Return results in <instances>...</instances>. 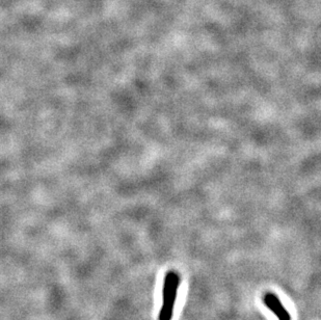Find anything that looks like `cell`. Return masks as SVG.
<instances>
[{
    "label": "cell",
    "instance_id": "cell-2",
    "mask_svg": "<svg viewBox=\"0 0 321 320\" xmlns=\"http://www.w3.org/2000/svg\"><path fill=\"white\" fill-rule=\"evenodd\" d=\"M263 301L267 308L274 313L279 320H291L290 313L285 309L281 301L274 294L266 293Z\"/></svg>",
    "mask_w": 321,
    "mask_h": 320
},
{
    "label": "cell",
    "instance_id": "cell-1",
    "mask_svg": "<svg viewBox=\"0 0 321 320\" xmlns=\"http://www.w3.org/2000/svg\"><path fill=\"white\" fill-rule=\"evenodd\" d=\"M179 283L180 279L176 272H170L166 273L162 289L163 303L161 310H160L159 313V320H172Z\"/></svg>",
    "mask_w": 321,
    "mask_h": 320
}]
</instances>
